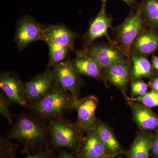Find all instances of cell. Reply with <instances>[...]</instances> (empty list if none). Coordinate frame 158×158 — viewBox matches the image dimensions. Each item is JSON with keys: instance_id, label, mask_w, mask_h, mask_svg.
<instances>
[{"instance_id": "obj_22", "label": "cell", "mask_w": 158, "mask_h": 158, "mask_svg": "<svg viewBox=\"0 0 158 158\" xmlns=\"http://www.w3.org/2000/svg\"><path fill=\"white\" fill-rule=\"evenodd\" d=\"M49 47V67H53L58 63L63 62L67 57L69 50L62 46L55 44L47 43Z\"/></svg>"}, {"instance_id": "obj_7", "label": "cell", "mask_w": 158, "mask_h": 158, "mask_svg": "<svg viewBox=\"0 0 158 158\" xmlns=\"http://www.w3.org/2000/svg\"><path fill=\"white\" fill-rule=\"evenodd\" d=\"M55 82L71 94L74 101L78 99L83 80L67 59L52 67Z\"/></svg>"}, {"instance_id": "obj_2", "label": "cell", "mask_w": 158, "mask_h": 158, "mask_svg": "<svg viewBox=\"0 0 158 158\" xmlns=\"http://www.w3.org/2000/svg\"><path fill=\"white\" fill-rule=\"evenodd\" d=\"M143 26L140 4L134 7L129 15L116 29L114 43L129 59L133 43L143 30Z\"/></svg>"}, {"instance_id": "obj_19", "label": "cell", "mask_w": 158, "mask_h": 158, "mask_svg": "<svg viewBox=\"0 0 158 158\" xmlns=\"http://www.w3.org/2000/svg\"><path fill=\"white\" fill-rule=\"evenodd\" d=\"M96 130L99 138L108 153L116 154L120 151V146L118 141L107 126L103 123H99Z\"/></svg>"}, {"instance_id": "obj_24", "label": "cell", "mask_w": 158, "mask_h": 158, "mask_svg": "<svg viewBox=\"0 0 158 158\" xmlns=\"http://www.w3.org/2000/svg\"><path fill=\"white\" fill-rule=\"evenodd\" d=\"M11 102L2 91L0 92V113L8 120L9 124L12 123V115L9 107Z\"/></svg>"}, {"instance_id": "obj_26", "label": "cell", "mask_w": 158, "mask_h": 158, "mask_svg": "<svg viewBox=\"0 0 158 158\" xmlns=\"http://www.w3.org/2000/svg\"><path fill=\"white\" fill-rule=\"evenodd\" d=\"M10 143L9 141L6 139L1 138V156H4V154H7L11 152V148L10 147Z\"/></svg>"}, {"instance_id": "obj_20", "label": "cell", "mask_w": 158, "mask_h": 158, "mask_svg": "<svg viewBox=\"0 0 158 158\" xmlns=\"http://www.w3.org/2000/svg\"><path fill=\"white\" fill-rule=\"evenodd\" d=\"M133 66L131 76L134 80L141 77L149 78L153 75L152 65L145 56H133Z\"/></svg>"}, {"instance_id": "obj_13", "label": "cell", "mask_w": 158, "mask_h": 158, "mask_svg": "<svg viewBox=\"0 0 158 158\" xmlns=\"http://www.w3.org/2000/svg\"><path fill=\"white\" fill-rule=\"evenodd\" d=\"M157 49L158 32L154 30L143 29L135 40L131 53L133 52V56H145Z\"/></svg>"}, {"instance_id": "obj_29", "label": "cell", "mask_w": 158, "mask_h": 158, "mask_svg": "<svg viewBox=\"0 0 158 158\" xmlns=\"http://www.w3.org/2000/svg\"><path fill=\"white\" fill-rule=\"evenodd\" d=\"M152 90L158 93V77L154 79L151 83Z\"/></svg>"}, {"instance_id": "obj_23", "label": "cell", "mask_w": 158, "mask_h": 158, "mask_svg": "<svg viewBox=\"0 0 158 158\" xmlns=\"http://www.w3.org/2000/svg\"><path fill=\"white\" fill-rule=\"evenodd\" d=\"M135 100L147 107H158V93L152 90L142 96L137 97Z\"/></svg>"}, {"instance_id": "obj_10", "label": "cell", "mask_w": 158, "mask_h": 158, "mask_svg": "<svg viewBox=\"0 0 158 158\" xmlns=\"http://www.w3.org/2000/svg\"><path fill=\"white\" fill-rule=\"evenodd\" d=\"M0 87L11 102L23 106H26L28 105L25 84L20 80L16 74L10 72L1 73Z\"/></svg>"}, {"instance_id": "obj_18", "label": "cell", "mask_w": 158, "mask_h": 158, "mask_svg": "<svg viewBox=\"0 0 158 158\" xmlns=\"http://www.w3.org/2000/svg\"><path fill=\"white\" fill-rule=\"evenodd\" d=\"M152 142L151 137L148 134H140L131 148L128 158H148Z\"/></svg>"}, {"instance_id": "obj_12", "label": "cell", "mask_w": 158, "mask_h": 158, "mask_svg": "<svg viewBox=\"0 0 158 158\" xmlns=\"http://www.w3.org/2000/svg\"><path fill=\"white\" fill-rule=\"evenodd\" d=\"M44 42L55 44L64 47L69 51L74 49V40L79 37V34L71 31L63 24L51 26L44 29Z\"/></svg>"}, {"instance_id": "obj_30", "label": "cell", "mask_w": 158, "mask_h": 158, "mask_svg": "<svg viewBox=\"0 0 158 158\" xmlns=\"http://www.w3.org/2000/svg\"><path fill=\"white\" fill-rule=\"evenodd\" d=\"M57 158H74L73 156L65 151L60 153Z\"/></svg>"}, {"instance_id": "obj_1", "label": "cell", "mask_w": 158, "mask_h": 158, "mask_svg": "<svg viewBox=\"0 0 158 158\" xmlns=\"http://www.w3.org/2000/svg\"><path fill=\"white\" fill-rule=\"evenodd\" d=\"M31 106V109L41 118H58L74 109V100L69 92L56 83L46 95Z\"/></svg>"}, {"instance_id": "obj_6", "label": "cell", "mask_w": 158, "mask_h": 158, "mask_svg": "<svg viewBox=\"0 0 158 158\" xmlns=\"http://www.w3.org/2000/svg\"><path fill=\"white\" fill-rule=\"evenodd\" d=\"M44 31L39 23L29 15L18 20L14 41L19 51H22L32 43L44 41Z\"/></svg>"}, {"instance_id": "obj_17", "label": "cell", "mask_w": 158, "mask_h": 158, "mask_svg": "<svg viewBox=\"0 0 158 158\" xmlns=\"http://www.w3.org/2000/svg\"><path fill=\"white\" fill-rule=\"evenodd\" d=\"M134 120L139 127L144 130H153L158 127V116L144 105L133 103L131 105Z\"/></svg>"}, {"instance_id": "obj_14", "label": "cell", "mask_w": 158, "mask_h": 158, "mask_svg": "<svg viewBox=\"0 0 158 158\" xmlns=\"http://www.w3.org/2000/svg\"><path fill=\"white\" fill-rule=\"evenodd\" d=\"M107 152L95 130L87 132V136L82 140L78 156L79 158H105Z\"/></svg>"}, {"instance_id": "obj_16", "label": "cell", "mask_w": 158, "mask_h": 158, "mask_svg": "<svg viewBox=\"0 0 158 158\" xmlns=\"http://www.w3.org/2000/svg\"><path fill=\"white\" fill-rule=\"evenodd\" d=\"M108 81L118 88H126L131 74L129 61L117 63L103 69Z\"/></svg>"}, {"instance_id": "obj_21", "label": "cell", "mask_w": 158, "mask_h": 158, "mask_svg": "<svg viewBox=\"0 0 158 158\" xmlns=\"http://www.w3.org/2000/svg\"><path fill=\"white\" fill-rule=\"evenodd\" d=\"M141 13L153 28L158 30V0H143Z\"/></svg>"}, {"instance_id": "obj_27", "label": "cell", "mask_w": 158, "mask_h": 158, "mask_svg": "<svg viewBox=\"0 0 158 158\" xmlns=\"http://www.w3.org/2000/svg\"><path fill=\"white\" fill-rule=\"evenodd\" d=\"M26 158H52V156L48 151H42L33 155L27 156Z\"/></svg>"}, {"instance_id": "obj_15", "label": "cell", "mask_w": 158, "mask_h": 158, "mask_svg": "<svg viewBox=\"0 0 158 158\" xmlns=\"http://www.w3.org/2000/svg\"><path fill=\"white\" fill-rule=\"evenodd\" d=\"M72 67L79 74L98 79L102 77L103 70L98 63L83 53L81 51L76 52L75 57L69 59Z\"/></svg>"}, {"instance_id": "obj_28", "label": "cell", "mask_w": 158, "mask_h": 158, "mask_svg": "<svg viewBox=\"0 0 158 158\" xmlns=\"http://www.w3.org/2000/svg\"><path fill=\"white\" fill-rule=\"evenodd\" d=\"M151 148L153 152L156 155L158 156V137H157L155 141L152 142Z\"/></svg>"}, {"instance_id": "obj_8", "label": "cell", "mask_w": 158, "mask_h": 158, "mask_svg": "<svg viewBox=\"0 0 158 158\" xmlns=\"http://www.w3.org/2000/svg\"><path fill=\"white\" fill-rule=\"evenodd\" d=\"M106 1L102 0V6L98 14L90 22L88 31L84 35L85 47L92 45L95 40L106 36L111 44L115 45L108 35L109 29L112 28L113 19L106 11Z\"/></svg>"}, {"instance_id": "obj_3", "label": "cell", "mask_w": 158, "mask_h": 158, "mask_svg": "<svg viewBox=\"0 0 158 158\" xmlns=\"http://www.w3.org/2000/svg\"><path fill=\"white\" fill-rule=\"evenodd\" d=\"M45 126L30 116L19 117L9 132V138L15 139L27 148L34 147L44 140Z\"/></svg>"}, {"instance_id": "obj_34", "label": "cell", "mask_w": 158, "mask_h": 158, "mask_svg": "<svg viewBox=\"0 0 158 158\" xmlns=\"http://www.w3.org/2000/svg\"><path fill=\"white\" fill-rule=\"evenodd\" d=\"M157 70L158 71V69H157Z\"/></svg>"}, {"instance_id": "obj_33", "label": "cell", "mask_w": 158, "mask_h": 158, "mask_svg": "<svg viewBox=\"0 0 158 158\" xmlns=\"http://www.w3.org/2000/svg\"><path fill=\"white\" fill-rule=\"evenodd\" d=\"M10 158H15L14 156L13 155H11V156H10Z\"/></svg>"}, {"instance_id": "obj_31", "label": "cell", "mask_w": 158, "mask_h": 158, "mask_svg": "<svg viewBox=\"0 0 158 158\" xmlns=\"http://www.w3.org/2000/svg\"><path fill=\"white\" fill-rule=\"evenodd\" d=\"M152 66L155 69H158V57L156 56H153L152 59Z\"/></svg>"}, {"instance_id": "obj_4", "label": "cell", "mask_w": 158, "mask_h": 158, "mask_svg": "<svg viewBox=\"0 0 158 158\" xmlns=\"http://www.w3.org/2000/svg\"><path fill=\"white\" fill-rule=\"evenodd\" d=\"M51 142L57 148L74 149L81 144L83 130L77 124L62 119L51 122L49 126Z\"/></svg>"}, {"instance_id": "obj_9", "label": "cell", "mask_w": 158, "mask_h": 158, "mask_svg": "<svg viewBox=\"0 0 158 158\" xmlns=\"http://www.w3.org/2000/svg\"><path fill=\"white\" fill-rule=\"evenodd\" d=\"M98 104V100L93 95L74 101V109L77 113L76 123L83 131L88 132L96 129L99 123L95 116Z\"/></svg>"}, {"instance_id": "obj_11", "label": "cell", "mask_w": 158, "mask_h": 158, "mask_svg": "<svg viewBox=\"0 0 158 158\" xmlns=\"http://www.w3.org/2000/svg\"><path fill=\"white\" fill-rule=\"evenodd\" d=\"M55 83L52 69H47L32 78L25 83L28 102L32 103L42 98L49 92Z\"/></svg>"}, {"instance_id": "obj_32", "label": "cell", "mask_w": 158, "mask_h": 158, "mask_svg": "<svg viewBox=\"0 0 158 158\" xmlns=\"http://www.w3.org/2000/svg\"><path fill=\"white\" fill-rule=\"evenodd\" d=\"M127 3L130 7H133L135 5L136 0H122Z\"/></svg>"}, {"instance_id": "obj_5", "label": "cell", "mask_w": 158, "mask_h": 158, "mask_svg": "<svg viewBox=\"0 0 158 158\" xmlns=\"http://www.w3.org/2000/svg\"><path fill=\"white\" fill-rule=\"evenodd\" d=\"M81 52L97 62L103 70L117 63L129 60V58L120 49L112 44H92L85 47Z\"/></svg>"}, {"instance_id": "obj_25", "label": "cell", "mask_w": 158, "mask_h": 158, "mask_svg": "<svg viewBox=\"0 0 158 158\" xmlns=\"http://www.w3.org/2000/svg\"><path fill=\"white\" fill-rule=\"evenodd\" d=\"M148 86L146 83L138 80L133 82L131 85V95L133 97L141 96L147 93Z\"/></svg>"}]
</instances>
